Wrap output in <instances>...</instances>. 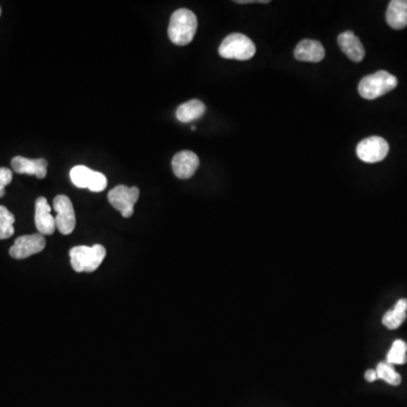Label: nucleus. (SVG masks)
I'll return each instance as SVG.
<instances>
[{"mask_svg": "<svg viewBox=\"0 0 407 407\" xmlns=\"http://www.w3.org/2000/svg\"><path fill=\"white\" fill-rule=\"evenodd\" d=\"M366 381H369V383H372V381H376L378 379L377 371L373 369H369L368 371L366 372Z\"/></svg>", "mask_w": 407, "mask_h": 407, "instance_id": "22", "label": "nucleus"}, {"mask_svg": "<svg viewBox=\"0 0 407 407\" xmlns=\"http://www.w3.org/2000/svg\"><path fill=\"white\" fill-rule=\"evenodd\" d=\"M13 180V172L7 168H0V199L5 195L6 186Z\"/></svg>", "mask_w": 407, "mask_h": 407, "instance_id": "21", "label": "nucleus"}, {"mask_svg": "<svg viewBox=\"0 0 407 407\" xmlns=\"http://www.w3.org/2000/svg\"><path fill=\"white\" fill-rule=\"evenodd\" d=\"M389 152V145L386 139L371 136L363 139L356 146V155L366 163H377L383 161Z\"/></svg>", "mask_w": 407, "mask_h": 407, "instance_id": "8", "label": "nucleus"}, {"mask_svg": "<svg viewBox=\"0 0 407 407\" xmlns=\"http://www.w3.org/2000/svg\"><path fill=\"white\" fill-rule=\"evenodd\" d=\"M44 247H46V239L42 234L22 236L15 240L13 247L9 249V255L14 259H25V258L41 253Z\"/></svg>", "mask_w": 407, "mask_h": 407, "instance_id": "9", "label": "nucleus"}, {"mask_svg": "<svg viewBox=\"0 0 407 407\" xmlns=\"http://www.w3.org/2000/svg\"><path fill=\"white\" fill-rule=\"evenodd\" d=\"M337 44L343 54H346L348 59L354 63H360L364 59L366 50H364L363 44L352 31L341 33L337 38Z\"/></svg>", "mask_w": 407, "mask_h": 407, "instance_id": "12", "label": "nucleus"}, {"mask_svg": "<svg viewBox=\"0 0 407 407\" xmlns=\"http://www.w3.org/2000/svg\"><path fill=\"white\" fill-rule=\"evenodd\" d=\"M71 180L77 188H87L93 193L104 191L108 185V180L104 174L93 171L84 166H77L71 169Z\"/></svg>", "mask_w": 407, "mask_h": 407, "instance_id": "6", "label": "nucleus"}, {"mask_svg": "<svg viewBox=\"0 0 407 407\" xmlns=\"http://www.w3.org/2000/svg\"><path fill=\"white\" fill-rule=\"evenodd\" d=\"M0 15H1V9H0Z\"/></svg>", "mask_w": 407, "mask_h": 407, "instance_id": "23", "label": "nucleus"}, {"mask_svg": "<svg viewBox=\"0 0 407 407\" xmlns=\"http://www.w3.org/2000/svg\"><path fill=\"white\" fill-rule=\"evenodd\" d=\"M205 111H206V106L201 101L190 100L176 109V119L184 124H188V122L203 117Z\"/></svg>", "mask_w": 407, "mask_h": 407, "instance_id": "16", "label": "nucleus"}, {"mask_svg": "<svg viewBox=\"0 0 407 407\" xmlns=\"http://www.w3.org/2000/svg\"><path fill=\"white\" fill-rule=\"evenodd\" d=\"M407 344L402 339H396L387 354V363L405 364L407 362Z\"/></svg>", "mask_w": 407, "mask_h": 407, "instance_id": "19", "label": "nucleus"}, {"mask_svg": "<svg viewBox=\"0 0 407 407\" xmlns=\"http://www.w3.org/2000/svg\"><path fill=\"white\" fill-rule=\"evenodd\" d=\"M398 79L388 71H379L368 75L358 83V93L366 100H375L396 89Z\"/></svg>", "mask_w": 407, "mask_h": 407, "instance_id": "2", "label": "nucleus"}, {"mask_svg": "<svg viewBox=\"0 0 407 407\" xmlns=\"http://www.w3.org/2000/svg\"><path fill=\"white\" fill-rule=\"evenodd\" d=\"M218 54L226 59L249 60L256 54V46L251 39L241 33H232L222 41Z\"/></svg>", "mask_w": 407, "mask_h": 407, "instance_id": "4", "label": "nucleus"}, {"mask_svg": "<svg viewBox=\"0 0 407 407\" xmlns=\"http://www.w3.org/2000/svg\"><path fill=\"white\" fill-rule=\"evenodd\" d=\"M386 19L393 30H403L407 26V0H391Z\"/></svg>", "mask_w": 407, "mask_h": 407, "instance_id": "15", "label": "nucleus"}, {"mask_svg": "<svg viewBox=\"0 0 407 407\" xmlns=\"http://www.w3.org/2000/svg\"><path fill=\"white\" fill-rule=\"evenodd\" d=\"M378 379H383L389 385L398 386L402 383V377L398 372L395 370L393 364L387 363V362H380L377 366Z\"/></svg>", "mask_w": 407, "mask_h": 407, "instance_id": "18", "label": "nucleus"}, {"mask_svg": "<svg viewBox=\"0 0 407 407\" xmlns=\"http://www.w3.org/2000/svg\"><path fill=\"white\" fill-rule=\"evenodd\" d=\"M15 216L5 206H0V240L9 239L13 236Z\"/></svg>", "mask_w": 407, "mask_h": 407, "instance_id": "20", "label": "nucleus"}, {"mask_svg": "<svg viewBox=\"0 0 407 407\" xmlns=\"http://www.w3.org/2000/svg\"><path fill=\"white\" fill-rule=\"evenodd\" d=\"M106 248L101 244H94L93 247L79 246L69 251L71 263L74 271L77 273H92L100 267L106 258Z\"/></svg>", "mask_w": 407, "mask_h": 407, "instance_id": "3", "label": "nucleus"}, {"mask_svg": "<svg viewBox=\"0 0 407 407\" xmlns=\"http://www.w3.org/2000/svg\"><path fill=\"white\" fill-rule=\"evenodd\" d=\"M139 199V189L137 187H127L120 185L110 190L108 195L109 201L114 208L121 212L126 218L134 214V206Z\"/></svg>", "mask_w": 407, "mask_h": 407, "instance_id": "5", "label": "nucleus"}, {"mask_svg": "<svg viewBox=\"0 0 407 407\" xmlns=\"http://www.w3.org/2000/svg\"><path fill=\"white\" fill-rule=\"evenodd\" d=\"M325 49L319 41L306 39L296 44L294 49V57L298 61L307 63H319L325 58Z\"/></svg>", "mask_w": 407, "mask_h": 407, "instance_id": "13", "label": "nucleus"}, {"mask_svg": "<svg viewBox=\"0 0 407 407\" xmlns=\"http://www.w3.org/2000/svg\"><path fill=\"white\" fill-rule=\"evenodd\" d=\"M54 208L57 212V216L54 217L56 228L64 236L71 234L76 226V215L71 199L67 196L58 195L54 199Z\"/></svg>", "mask_w": 407, "mask_h": 407, "instance_id": "7", "label": "nucleus"}, {"mask_svg": "<svg viewBox=\"0 0 407 407\" xmlns=\"http://www.w3.org/2000/svg\"><path fill=\"white\" fill-rule=\"evenodd\" d=\"M407 298H401L393 310L386 312L383 323L388 329H397L406 319Z\"/></svg>", "mask_w": 407, "mask_h": 407, "instance_id": "17", "label": "nucleus"}, {"mask_svg": "<svg viewBox=\"0 0 407 407\" xmlns=\"http://www.w3.org/2000/svg\"><path fill=\"white\" fill-rule=\"evenodd\" d=\"M11 168L16 174L36 176L39 179H44L46 176L48 162L44 159L30 160L23 156H15L11 160Z\"/></svg>", "mask_w": 407, "mask_h": 407, "instance_id": "14", "label": "nucleus"}, {"mask_svg": "<svg viewBox=\"0 0 407 407\" xmlns=\"http://www.w3.org/2000/svg\"><path fill=\"white\" fill-rule=\"evenodd\" d=\"M199 21L189 9H181L172 14L169 24V38L176 46H187L195 38Z\"/></svg>", "mask_w": 407, "mask_h": 407, "instance_id": "1", "label": "nucleus"}, {"mask_svg": "<svg viewBox=\"0 0 407 407\" xmlns=\"http://www.w3.org/2000/svg\"><path fill=\"white\" fill-rule=\"evenodd\" d=\"M36 226L42 236H51L56 230V220L51 215V207L44 197H39L36 201Z\"/></svg>", "mask_w": 407, "mask_h": 407, "instance_id": "11", "label": "nucleus"}, {"mask_svg": "<svg viewBox=\"0 0 407 407\" xmlns=\"http://www.w3.org/2000/svg\"><path fill=\"white\" fill-rule=\"evenodd\" d=\"M199 166V156L191 151L176 153L172 160V170L179 179H189L196 174Z\"/></svg>", "mask_w": 407, "mask_h": 407, "instance_id": "10", "label": "nucleus"}]
</instances>
